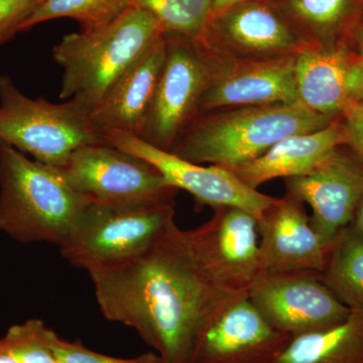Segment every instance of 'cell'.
<instances>
[{"mask_svg":"<svg viewBox=\"0 0 363 363\" xmlns=\"http://www.w3.org/2000/svg\"><path fill=\"white\" fill-rule=\"evenodd\" d=\"M193 252L227 288L248 295L260 274L257 220L236 207L214 208L210 220L186 230Z\"/></svg>","mask_w":363,"mask_h":363,"instance_id":"12","label":"cell"},{"mask_svg":"<svg viewBox=\"0 0 363 363\" xmlns=\"http://www.w3.org/2000/svg\"><path fill=\"white\" fill-rule=\"evenodd\" d=\"M44 0H0V47L21 33L26 21Z\"/></svg>","mask_w":363,"mask_h":363,"instance_id":"27","label":"cell"},{"mask_svg":"<svg viewBox=\"0 0 363 363\" xmlns=\"http://www.w3.org/2000/svg\"><path fill=\"white\" fill-rule=\"evenodd\" d=\"M162 33L154 16L133 6L104 28L65 35L52 51L64 71L60 98L78 100L92 112L117 79Z\"/></svg>","mask_w":363,"mask_h":363,"instance_id":"4","label":"cell"},{"mask_svg":"<svg viewBox=\"0 0 363 363\" xmlns=\"http://www.w3.org/2000/svg\"><path fill=\"white\" fill-rule=\"evenodd\" d=\"M89 202L59 169L0 142V231L20 242L60 247Z\"/></svg>","mask_w":363,"mask_h":363,"instance_id":"3","label":"cell"},{"mask_svg":"<svg viewBox=\"0 0 363 363\" xmlns=\"http://www.w3.org/2000/svg\"><path fill=\"white\" fill-rule=\"evenodd\" d=\"M340 121L346 147L363 162V104L353 107Z\"/></svg>","mask_w":363,"mask_h":363,"instance_id":"28","label":"cell"},{"mask_svg":"<svg viewBox=\"0 0 363 363\" xmlns=\"http://www.w3.org/2000/svg\"><path fill=\"white\" fill-rule=\"evenodd\" d=\"M52 333L44 322L32 319L11 327L4 337L21 363H58L52 347Z\"/></svg>","mask_w":363,"mask_h":363,"instance_id":"25","label":"cell"},{"mask_svg":"<svg viewBox=\"0 0 363 363\" xmlns=\"http://www.w3.org/2000/svg\"><path fill=\"white\" fill-rule=\"evenodd\" d=\"M51 343L58 363H167L157 352L145 353L135 358H117L95 352L85 347L80 341L70 342L60 338L52 331Z\"/></svg>","mask_w":363,"mask_h":363,"instance_id":"26","label":"cell"},{"mask_svg":"<svg viewBox=\"0 0 363 363\" xmlns=\"http://www.w3.org/2000/svg\"><path fill=\"white\" fill-rule=\"evenodd\" d=\"M0 142L54 168L80 147L107 143L82 102L30 99L9 75H0Z\"/></svg>","mask_w":363,"mask_h":363,"instance_id":"5","label":"cell"},{"mask_svg":"<svg viewBox=\"0 0 363 363\" xmlns=\"http://www.w3.org/2000/svg\"><path fill=\"white\" fill-rule=\"evenodd\" d=\"M363 60V23L358 33L357 38V51L355 52Z\"/></svg>","mask_w":363,"mask_h":363,"instance_id":"32","label":"cell"},{"mask_svg":"<svg viewBox=\"0 0 363 363\" xmlns=\"http://www.w3.org/2000/svg\"><path fill=\"white\" fill-rule=\"evenodd\" d=\"M296 56L269 60L213 56V75L200 100L199 111L298 101Z\"/></svg>","mask_w":363,"mask_h":363,"instance_id":"15","label":"cell"},{"mask_svg":"<svg viewBox=\"0 0 363 363\" xmlns=\"http://www.w3.org/2000/svg\"><path fill=\"white\" fill-rule=\"evenodd\" d=\"M133 0H44L26 21L21 32L56 18H72L82 32H91L109 25L123 16Z\"/></svg>","mask_w":363,"mask_h":363,"instance_id":"23","label":"cell"},{"mask_svg":"<svg viewBox=\"0 0 363 363\" xmlns=\"http://www.w3.org/2000/svg\"><path fill=\"white\" fill-rule=\"evenodd\" d=\"M340 145L311 173L285 179L286 194L312 209L313 228L331 247L363 199V162Z\"/></svg>","mask_w":363,"mask_h":363,"instance_id":"13","label":"cell"},{"mask_svg":"<svg viewBox=\"0 0 363 363\" xmlns=\"http://www.w3.org/2000/svg\"><path fill=\"white\" fill-rule=\"evenodd\" d=\"M166 59L164 33L133 62L91 112L100 133L121 131L142 138L162 66Z\"/></svg>","mask_w":363,"mask_h":363,"instance_id":"18","label":"cell"},{"mask_svg":"<svg viewBox=\"0 0 363 363\" xmlns=\"http://www.w3.org/2000/svg\"><path fill=\"white\" fill-rule=\"evenodd\" d=\"M257 230L260 272H323L330 247L313 228L301 200L278 198L257 221Z\"/></svg>","mask_w":363,"mask_h":363,"instance_id":"17","label":"cell"},{"mask_svg":"<svg viewBox=\"0 0 363 363\" xmlns=\"http://www.w3.org/2000/svg\"><path fill=\"white\" fill-rule=\"evenodd\" d=\"M351 224L363 231V199L357 208V213H355L354 218H353Z\"/></svg>","mask_w":363,"mask_h":363,"instance_id":"31","label":"cell"},{"mask_svg":"<svg viewBox=\"0 0 363 363\" xmlns=\"http://www.w3.org/2000/svg\"><path fill=\"white\" fill-rule=\"evenodd\" d=\"M362 0H284L279 9L309 45H335L342 40Z\"/></svg>","mask_w":363,"mask_h":363,"instance_id":"21","label":"cell"},{"mask_svg":"<svg viewBox=\"0 0 363 363\" xmlns=\"http://www.w3.org/2000/svg\"><path fill=\"white\" fill-rule=\"evenodd\" d=\"M57 169L72 188L97 204L175 201L179 192L150 162L108 143L80 147Z\"/></svg>","mask_w":363,"mask_h":363,"instance_id":"8","label":"cell"},{"mask_svg":"<svg viewBox=\"0 0 363 363\" xmlns=\"http://www.w3.org/2000/svg\"><path fill=\"white\" fill-rule=\"evenodd\" d=\"M276 363H363V307L334 326L293 337Z\"/></svg>","mask_w":363,"mask_h":363,"instance_id":"20","label":"cell"},{"mask_svg":"<svg viewBox=\"0 0 363 363\" xmlns=\"http://www.w3.org/2000/svg\"><path fill=\"white\" fill-rule=\"evenodd\" d=\"M333 123L300 101L199 112L169 152L196 164L238 166L286 136L323 130Z\"/></svg>","mask_w":363,"mask_h":363,"instance_id":"2","label":"cell"},{"mask_svg":"<svg viewBox=\"0 0 363 363\" xmlns=\"http://www.w3.org/2000/svg\"><path fill=\"white\" fill-rule=\"evenodd\" d=\"M104 138L112 147L150 162L169 185L185 190L200 206L240 208L259 221L278 199L248 187L230 169L189 162L131 133L111 131L104 133Z\"/></svg>","mask_w":363,"mask_h":363,"instance_id":"11","label":"cell"},{"mask_svg":"<svg viewBox=\"0 0 363 363\" xmlns=\"http://www.w3.org/2000/svg\"><path fill=\"white\" fill-rule=\"evenodd\" d=\"M292 338L272 327L245 296L207 327L192 363H276Z\"/></svg>","mask_w":363,"mask_h":363,"instance_id":"16","label":"cell"},{"mask_svg":"<svg viewBox=\"0 0 363 363\" xmlns=\"http://www.w3.org/2000/svg\"><path fill=\"white\" fill-rule=\"evenodd\" d=\"M322 281L350 309L363 307V231L344 227L332 242Z\"/></svg>","mask_w":363,"mask_h":363,"instance_id":"22","label":"cell"},{"mask_svg":"<svg viewBox=\"0 0 363 363\" xmlns=\"http://www.w3.org/2000/svg\"><path fill=\"white\" fill-rule=\"evenodd\" d=\"M295 78L298 101L331 121L363 104V60L345 43L306 47L296 56Z\"/></svg>","mask_w":363,"mask_h":363,"instance_id":"14","label":"cell"},{"mask_svg":"<svg viewBox=\"0 0 363 363\" xmlns=\"http://www.w3.org/2000/svg\"><path fill=\"white\" fill-rule=\"evenodd\" d=\"M198 40L212 56L223 60L283 58L309 45L269 0L241 2L212 14Z\"/></svg>","mask_w":363,"mask_h":363,"instance_id":"9","label":"cell"},{"mask_svg":"<svg viewBox=\"0 0 363 363\" xmlns=\"http://www.w3.org/2000/svg\"><path fill=\"white\" fill-rule=\"evenodd\" d=\"M345 145L341 121L312 133L286 136L252 161L226 168L248 187L255 189L274 179L311 173L340 145ZM225 168V167H224Z\"/></svg>","mask_w":363,"mask_h":363,"instance_id":"19","label":"cell"},{"mask_svg":"<svg viewBox=\"0 0 363 363\" xmlns=\"http://www.w3.org/2000/svg\"><path fill=\"white\" fill-rule=\"evenodd\" d=\"M88 274L104 316L135 329L167 363H192L207 327L248 296L208 271L175 221L142 252Z\"/></svg>","mask_w":363,"mask_h":363,"instance_id":"1","label":"cell"},{"mask_svg":"<svg viewBox=\"0 0 363 363\" xmlns=\"http://www.w3.org/2000/svg\"><path fill=\"white\" fill-rule=\"evenodd\" d=\"M164 33L166 59L140 138L169 152L200 112V100L213 75L215 60L199 40Z\"/></svg>","mask_w":363,"mask_h":363,"instance_id":"7","label":"cell"},{"mask_svg":"<svg viewBox=\"0 0 363 363\" xmlns=\"http://www.w3.org/2000/svg\"><path fill=\"white\" fill-rule=\"evenodd\" d=\"M173 221L175 201L131 205L90 201L78 215L60 252L72 266L88 272L142 252Z\"/></svg>","mask_w":363,"mask_h":363,"instance_id":"6","label":"cell"},{"mask_svg":"<svg viewBox=\"0 0 363 363\" xmlns=\"http://www.w3.org/2000/svg\"><path fill=\"white\" fill-rule=\"evenodd\" d=\"M213 0H133L154 16L164 33L200 39L212 14Z\"/></svg>","mask_w":363,"mask_h":363,"instance_id":"24","label":"cell"},{"mask_svg":"<svg viewBox=\"0 0 363 363\" xmlns=\"http://www.w3.org/2000/svg\"><path fill=\"white\" fill-rule=\"evenodd\" d=\"M247 1H252V0H213V4H212V14L218 13V11H222V9L234 6V4Z\"/></svg>","mask_w":363,"mask_h":363,"instance_id":"30","label":"cell"},{"mask_svg":"<svg viewBox=\"0 0 363 363\" xmlns=\"http://www.w3.org/2000/svg\"><path fill=\"white\" fill-rule=\"evenodd\" d=\"M0 363H21L11 344L6 338H0Z\"/></svg>","mask_w":363,"mask_h":363,"instance_id":"29","label":"cell"},{"mask_svg":"<svg viewBox=\"0 0 363 363\" xmlns=\"http://www.w3.org/2000/svg\"><path fill=\"white\" fill-rule=\"evenodd\" d=\"M248 298L272 327L292 337L329 328L350 313L319 272H260Z\"/></svg>","mask_w":363,"mask_h":363,"instance_id":"10","label":"cell"}]
</instances>
